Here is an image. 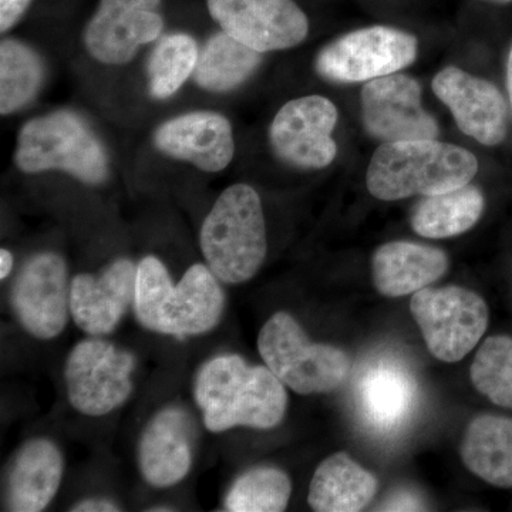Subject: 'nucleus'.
<instances>
[{"label":"nucleus","instance_id":"5701e85b","mask_svg":"<svg viewBox=\"0 0 512 512\" xmlns=\"http://www.w3.org/2000/svg\"><path fill=\"white\" fill-rule=\"evenodd\" d=\"M461 458L471 473L497 487H512V420L480 416L471 421Z\"/></svg>","mask_w":512,"mask_h":512},{"label":"nucleus","instance_id":"393cba45","mask_svg":"<svg viewBox=\"0 0 512 512\" xmlns=\"http://www.w3.org/2000/svg\"><path fill=\"white\" fill-rule=\"evenodd\" d=\"M261 62L262 53L221 32L201 50L192 76L202 89L225 93L248 80Z\"/></svg>","mask_w":512,"mask_h":512},{"label":"nucleus","instance_id":"9b49d317","mask_svg":"<svg viewBox=\"0 0 512 512\" xmlns=\"http://www.w3.org/2000/svg\"><path fill=\"white\" fill-rule=\"evenodd\" d=\"M339 114L322 96H306L286 103L269 128L276 156L299 168H325L338 154L332 138Z\"/></svg>","mask_w":512,"mask_h":512},{"label":"nucleus","instance_id":"1a4fd4ad","mask_svg":"<svg viewBox=\"0 0 512 512\" xmlns=\"http://www.w3.org/2000/svg\"><path fill=\"white\" fill-rule=\"evenodd\" d=\"M419 42L403 30L372 26L355 30L326 46L316 59L320 76L332 82H370L406 69Z\"/></svg>","mask_w":512,"mask_h":512},{"label":"nucleus","instance_id":"2eb2a0df","mask_svg":"<svg viewBox=\"0 0 512 512\" xmlns=\"http://www.w3.org/2000/svg\"><path fill=\"white\" fill-rule=\"evenodd\" d=\"M431 86L464 134L484 146L503 143L507 136V104L493 83L451 66L441 70Z\"/></svg>","mask_w":512,"mask_h":512},{"label":"nucleus","instance_id":"cd10ccee","mask_svg":"<svg viewBox=\"0 0 512 512\" xmlns=\"http://www.w3.org/2000/svg\"><path fill=\"white\" fill-rule=\"evenodd\" d=\"M292 483L284 471L256 467L238 477L225 498V511L281 512L288 507Z\"/></svg>","mask_w":512,"mask_h":512},{"label":"nucleus","instance_id":"dca6fc26","mask_svg":"<svg viewBox=\"0 0 512 512\" xmlns=\"http://www.w3.org/2000/svg\"><path fill=\"white\" fill-rule=\"evenodd\" d=\"M137 266L117 259L100 274H80L70 288L74 323L92 336L109 335L126 315L136 296Z\"/></svg>","mask_w":512,"mask_h":512},{"label":"nucleus","instance_id":"20e7f679","mask_svg":"<svg viewBox=\"0 0 512 512\" xmlns=\"http://www.w3.org/2000/svg\"><path fill=\"white\" fill-rule=\"evenodd\" d=\"M200 244L208 268L224 284H242L258 274L268 244L254 188L235 184L222 192L202 224Z\"/></svg>","mask_w":512,"mask_h":512},{"label":"nucleus","instance_id":"bb28decb","mask_svg":"<svg viewBox=\"0 0 512 512\" xmlns=\"http://www.w3.org/2000/svg\"><path fill=\"white\" fill-rule=\"evenodd\" d=\"M200 50L197 42L184 33L164 36L148 60L150 93L156 99H167L181 89L194 74Z\"/></svg>","mask_w":512,"mask_h":512},{"label":"nucleus","instance_id":"7ed1b4c3","mask_svg":"<svg viewBox=\"0 0 512 512\" xmlns=\"http://www.w3.org/2000/svg\"><path fill=\"white\" fill-rule=\"evenodd\" d=\"M477 158L466 148L434 140L383 143L367 168V190L377 200L436 195L476 177Z\"/></svg>","mask_w":512,"mask_h":512},{"label":"nucleus","instance_id":"473e14b6","mask_svg":"<svg viewBox=\"0 0 512 512\" xmlns=\"http://www.w3.org/2000/svg\"><path fill=\"white\" fill-rule=\"evenodd\" d=\"M13 268V256L8 249L0 251V279L8 278Z\"/></svg>","mask_w":512,"mask_h":512},{"label":"nucleus","instance_id":"4be33fe9","mask_svg":"<svg viewBox=\"0 0 512 512\" xmlns=\"http://www.w3.org/2000/svg\"><path fill=\"white\" fill-rule=\"evenodd\" d=\"M376 477L349 454L336 453L318 468L309 487V505L318 512L365 510L376 495Z\"/></svg>","mask_w":512,"mask_h":512},{"label":"nucleus","instance_id":"c756f323","mask_svg":"<svg viewBox=\"0 0 512 512\" xmlns=\"http://www.w3.org/2000/svg\"><path fill=\"white\" fill-rule=\"evenodd\" d=\"M32 0H0V30L6 32L18 23Z\"/></svg>","mask_w":512,"mask_h":512},{"label":"nucleus","instance_id":"f704fd0d","mask_svg":"<svg viewBox=\"0 0 512 512\" xmlns=\"http://www.w3.org/2000/svg\"><path fill=\"white\" fill-rule=\"evenodd\" d=\"M487 2L497 3V5H507V3H511L512 0H487Z\"/></svg>","mask_w":512,"mask_h":512},{"label":"nucleus","instance_id":"a878e982","mask_svg":"<svg viewBox=\"0 0 512 512\" xmlns=\"http://www.w3.org/2000/svg\"><path fill=\"white\" fill-rule=\"evenodd\" d=\"M42 59L29 46L6 39L0 45V113L22 109L42 86Z\"/></svg>","mask_w":512,"mask_h":512},{"label":"nucleus","instance_id":"7c9ffc66","mask_svg":"<svg viewBox=\"0 0 512 512\" xmlns=\"http://www.w3.org/2000/svg\"><path fill=\"white\" fill-rule=\"evenodd\" d=\"M384 511H416L423 510L419 497L412 493H397L387 500L386 504H383Z\"/></svg>","mask_w":512,"mask_h":512},{"label":"nucleus","instance_id":"b1692460","mask_svg":"<svg viewBox=\"0 0 512 512\" xmlns=\"http://www.w3.org/2000/svg\"><path fill=\"white\" fill-rule=\"evenodd\" d=\"M483 211V194L467 184L423 198L414 208L412 227L421 237H456L473 228Z\"/></svg>","mask_w":512,"mask_h":512},{"label":"nucleus","instance_id":"f8f14e48","mask_svg":"<svg viewBox=\"0 0 512 512\" xmlns=\"http://www.w3.org/2000/svg\"><path fill=\"white\" fill-rule=\"evenodd\" d=\"M362 117L367 133L382 143L434 140L436 120L423 109L417 80L406 74H389L363 86Z\"/></svg>","mask_w":512,"mask_h":512},{"label":"nucleus","instance_id":"f257e3e1","mask_svg":"<svg viewBox=\"0 0 512 512\" xmlns=\"http://www.w3.org/2000/svg\"><path fill=\"white\" fill-rule=\"evenodd\" d=\"M195 400L212 433L244 426H278L288 407L285 384L268 366H251L238 355L208 360L195 380Z\"/></svg>","mask_w":512,"mask_h":512},{"label":"nucleus","instance_id":"f03ea898","mask_svg":"<svg viewBox=\"0 0 512 512\" xmlns=\"http://www.w3.org/2000/svg\"><path fill=\"white\" fill-rule=\"evenodd\" d=\"M133 305L144 328L183 339L210 332L220 323L225 295L208 266L192 265L174 286L163 262L146 256L137 265Z\"/></svg>","mask_w":512,"mask_h":512},{"label":"nucleus","instance_id":"4468645a","mask_svg":"<svg viewBox=\"0 0 512 512\" xmlns=\"http://www.w3.org/2000/svg\"><path fill=\"white\" fill-rule=\"evenodd\" d=\"M161 0H100L84 30V46L97 62L124 64L161 35Z\"/></svg>","mask_w":512,"mask_h":512},{"label":"nucleus","instance_id":"39448f33","mask_svg":"<svg viewBox=\"0 0 512 512\" xmlns=\"http://www.w3.org/2000/svg\"><path fill=\"white\" fill-rule=\"evenodd\" d=\"M15 161L23 173L62 170L86 184H101L109 177L104 147L73 111H56L26 123L20 130Z\"/></svg>","mask_w":512,"mask_h":512},{"label":"nucleus","instance_id":"0eeeda50","mask_svg":"<svg viewBox=\"0 0 512 512\" xmlns=\"http://www.w3.org/2000/svg\"><path fill=\"white\" fill-rule=\"evenodd\" d=\"M410 311L431 355L446 363L464 359L488 326L487 303L460 286L421 289L414 293Z\"/></svg>","mask_w":512,"mask_h":512},{"label":"nucleus","instance_id":"9d476101","mask_svg":"<svg viewBox=\"0 0 512 512\" xmlns=\"http://www.w3.org/2000/svg\"><path fill=\"white\" fill-rule=\"evenodd\" d=\"M208 10L222 32L259 53L291 49L309 32L293 0H208Z\"/></svg>","mask_w":512,"mask_h":512},{"label":"nucleus","instance_id":"6ab92c4d","mask_svg":"<svg viewBox=\"0 0 512 512\" xmlns=\"http://www.w3.org/2000/svg\"><path fill=\"white\" fill-rule=\"evenodd\" d=\"M138 464L148 484L157 488L180 483L192 466L190 417L180 407H165L141 434Z\"/></svg>","mask_w":512,"mask_h":512},{"label":"nucleus","instance_id":"c85d7f7f","mask_svg":"<svg viewBox=\"0 0 512 512\" xmlns=\"http://www.w3.org/2000/svg\"><path fill=\"white\" fill-rule=\"evenodd\" d=\"M471 382L497 406L512 409V338L485 340L471 365Z\"/></svg>","mask_w":512,"mask_h":512},{"label":"nucleus","instance_id":"6e6552de","mask_svg":"<svg viewBox=\"0 0 512 512\" xmlns=\"http://www.w3.org/2000/svg\"><path fill=\"white\" fill-rule=\"evenodd\" d=\"M136 357L103 339L77 343L64 366L67 396L77 412L104 416L127 402L133 392Z\"/></svg>","mask_w":512,"mask_h":512},{"label":"nucleus","instance_id":"a211bd4d","mask_svg":"<svg viewBox=\"0 0 512 512\" xmlns=\"http://www.w3.org/2000/svg\"><path fill=\"white\" fill-rule=\"evenodd\" d=\"M417 393L419 386L407 367L393 359H379L357 380V409L370 429L393 433L412 416Z\"/></svg>","mask_w":512,"mask_h":512},{"label":"nucleus","instance_id":"f3484780","mask_svg":"<svg viewBox=\"0 0 512 512\" xmlns=\"http://www.w3.org/2000/svg\"><path fill=\"white\" fill-rule=\"evenodd\" d=\"M154 143L167 156L207 173L227 168L235 153L231 124L214 111H194L165 121L158 127Z\"/></svg>","mask_w":512,"mask_h":512},{"label":"nucleus","instance_id":"2f4dec72","mask_svg":"<svg viewBox=\"0 0 512 512\" xmlns=\"http://www.w3.org/2000/svg\"><path fill=\"white\" fill-rule=\"evenodd\" d=\"M119 510L120 508L116 504L109 500H103V498H87L70 508V511L74 512H116Z\"/></svg>","mask_w":512,"mask_h":512},{"label":"nucleus","instance_id":"aec40b11","mask_svg":"<svg viewBox=\"0 0 512 512\" xmlns=\"http://www.w3.org/2000/svg\"><path fill=\"white\" fill-rule=\"evenodd\" d=\"M448 265V256L441 249L407 241L389 242L373 255V282L383 296L399 298L436 282L446 275Z\"/></svg>","mask_w":512,"mask_h":512},{"label":"nucleus","instance_id":"412c9836","mask_svg":"<svg viewBox=\"0 0 512 512\" xmlns=\"http://www.w3.org/2000/svg\"><path fill=\"white\" fill-rule=\"evenodd\" d=\"M63 468L62 453L53 441L36 439L26 443L10 470L9 510H45L59 491Z\"/></svg>","mask_w":512,"mask_h":512},{"label":"nucleus","instance_id":"72a5a7b5","mask_svg":"<svg viewBox=\"0 0 512 512\" xmlns=\"http://www.w3.org/2000/svg\"><path fill=\"white\" fill-rule=\"evenodd\" d=\"M507 87L508 94H510L511 106H512V47L510 50V56H508L507 63Z\"/></svg>","mask_w":512,"mask_h":512},{"label":"nucleus","instance_id":"423d86ee","mask_svg":"<svg viewBox=\"0 0 512 512\" xmlns=\"http://www.w3.org/2000/svg\"><path fill=\"white\" fill-rule=\"evenodd\" d=\"M258 350L271 372L303 396L333 392L342 386L352 367L348 353L311 342L286 312L275 313L265 323L259 332Z\"/></svg>","mask_w":512,"mask_h":512},{"label":"nucleus","instance_id":"ddd939ff","mask_svg":"<svg viewBox=\"0 0 512 512\" xmlns=\"http://www.w3.org/2000/svg\"><path fill=\"white\" fill-rule=\"evenodd\" d=\"M69 275L62 256H33L20 271L12 291V306L20 325L36 339L56 338L66 328L70 312Z\"/></svg>","mask_w":512,"mask_h":512}]
</instances>
